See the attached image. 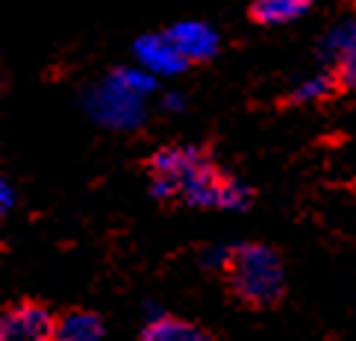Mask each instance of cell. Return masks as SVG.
Instances as JSON below:
<instances>
[{
	"label": "cell",
	"instance_id": "obj_1",
	"mask_svg": "<svg viewBox=\"0 0 356 341\" xmlns=\"http://www.w3.org/2000/svg\"><path fill=\"white\" fill-rule=\"evenodd\" d=\"M147 171L154 180V194L162 200H180L207 209H236L248 200L245 185L227 176L200 147H159L150 156Z\"/></svg>",
	"mask_w": 356,
	"mask_h": 341
},
{
	"label": "cell",
	"instance_id": "obj_2",
	"mask_svg": "<svg viewBox=\"0 0 356 341\" xmlns=\"http://www.w3.org/2000/svg\"><path fill=\"white\" fill-rule=\"evenodd\" d=\"M221 283L236 306L250 312L277 309L286 297V271L277 250L248 242L236 244L224 253L221 262Z\"/></svg>",
	"mask_w": 356,
	"mask_h": 341
},
{
	"label": "cell",
	"instance_id": "obj_3",
	"mask_svg": "<svg viewBox=\"0 0 356 341\" xmlns=\"http://www.w3.org/2000/svg\"><path fill=\"white\" fill-rule=\"evenodd\" d=\"M147 92H154L150 71H115L92 94V112L109 127H136L142 118V97Z\"/></svg>",
	"mask_w": 356,
	"mask_h": 341
},
{
	"label": "cell",
	"instance_id": "obj_4",
	"mask_svg": "<svg viewBox=\"0 0 356 341\" xmlns=\"http://www.w3.org/2000/svg\"><path fill=\"white\" fill-rule=\"evenodd\" d=\"M59 315L42 300H18L0 315V341H54Z\"/></svg>",
	"mask_w": 356,
	"mask_h": 341
},
{
	"label": "cell",
	"instance_id": "obj_5",
	"mask_svg": "<svg viewBox=\"0 0 356 341\" xmlns=\"http://www.w3.org/2000/svg\"><path fill=\"white\" fill-rule=\"evenodd\" d=\"M321 50L339 85H356V18H345L336 27H330Z\"/></svg>",
	"mask_w": 356,
	"mask_h": 341
},
{
	"label": "cell",
	"instance_id": "obj_6",
	"mask_svg": "<svg viewBox=\"0 0 356 341\" xmlns=\"http://www.w3.org/2000/svg\"><path fill=\"white\" fill-rule=\"evenodd\" d=\"M136 59L142 68L150 71L154 77H168V74H180L188 62L177 50V44L168 39V33H154L136 42Z\"/></svg>",
	"mask_w": 356,
	"mask_h": 341
},
{
	"label": "cell",
	"instance_id": "obj_7",
	"mask_svg": "<svg viewBox=\"0 0 356 341\" xmlns=\"http://www.w3.org/2000/svg\"><path fill=\"white\" fill-rule=\"evenodd\" d=\"M168 39L177 44V50L186 56V62H203L212 59L218 50V33L203 21H180L171 24Z\"/></svg>",
	"mask_w": 356,
	"mask_h": 341
},
{
	"label": "cell",
	"instance_id": "obj_8",
	"mask_svg": "<svg viewBox=\"0 0 356 341\" xmlns=\"http://www.w3.org/2000/svg\"><path fill=\"white\" fill-rule=\"evenodd\" d=\"M54 341H104V321L97 312L88 309L59 312Z\"/></svg>",
	"mask_w": 356,
	"mask_h": 341
},
{
	"label": "cell",
	"instance_id": "obj_9",
	"mask_svg": "<svg viewBox=\"0 0 356 341\" xmlns=\"http://www.w3.org/2000/svg\"><path fill=\"white\" fill-rule=\"evenodd\" d=\"M138 341H215V335L203 330L200 324L183 321L177 315H165V318L147 324Z\"/></svg>",
	"mask_w": 356,
	"mask_h": 341
},
{
	"label": "cell",
	"instance_id": "obj_10",
	"mask_svg": "<svg viewBox=\"0 0 356 341\" xmlns=\"http://www.w3.org/2000/svg\"><path fill=\"white\" fill-rule=\"evenodd\" d=\"M312 0H253L250 15L257 24H265V27H277V24H289L298 21L309 12Z\"/></svg>",
	"mask_w": 356,
	"mask_h": 341
},
{
	"label": "cell",
	"instance_id": "obj_11",
	"mask_svg": "<svg viewBox=\"0 0 356 341\" xmlns=\"http://www.w3.org/2000/svg\"><path fill=\"white\" fill-rule=\"evenodd\" d=\"M336 74L333 71H327V74H318V77H309V80H303L295 92H291V100L295 103H309V100H321V97H330L336 92Z\"/></svg>",
	"mask_w": 356,
	"mask_h": 341
}]
</instances>
